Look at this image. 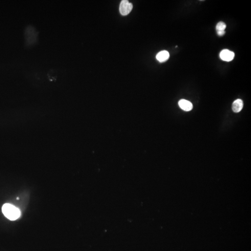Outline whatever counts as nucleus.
Listing matches in <instances>:
<instances>
[{
	"label": "nucleus",
	"mask_w": 251,
	"mask_h": 251,
	"mask_svg": "<svg viewBox=\"0 0 251 251\" xmlns=\"http://www.w3.org/2000/svg\"><path fill=\"white\" fill-rule=\"evenodd\" d=\"M2 212L4 216L9 220H17L21 215L20 210L12 204H4L2 207Z\"/></svg>",
	"instance_id": "nucleus-1"
},
{
	"label": "nucleus",
	"mask_w": 251,
	"mask_h": 251,
	"mask_svg": "<svg viewBox=\"0 0 251 251\" xmlns=\"http://www.w3.org/2000/svg\"><path fill=\"white\" fill-rule=\"evenodd\" d=\"M133 8L132 3H129L127 0H123L121 1L120 5V12L122 16H126L131 12Z\"/></svg>",
	"instance_id": "nucleus-2"
},
{
	"label": "nucleus",
	"mask_w": 251,
	"mask_h": 251,
	"mask_svg": "<svg viewBox=\"0 0 251 251\" xmlns=\"http://www.w3.org/2000/svg\"><path fill=\"white\" fill-rule=\"evenodd\" d=\"M220 59L226 62H231L234 59L235 54L234 52L228 49H224L220 53Z\"/></svg>",
	"instance_id": "nucleus-3"
},
{
	"label": "nucleus",
	"mask_w": 251,
	"mask_h": 251,
	"mask_svg": "<svg viewBox=\"0 0 251 251\" xmlns=\"http://www.w3.org/2000/svg\"><path fill=\"white\" fill-rule=\"evenodd\" d=\"M179 107L184 111H191L193 108L192 103L188 100L185 99H182L178 102Z\"/></svg>",
	"instance_id": "nucleus-4"
},
{
	"label": "nucleus",
	"mask_w": 251,
	"mask_h": 251,
	"mask_svg": "<svg viewBox=\"0 0 251 251\" xmlns=\"http://www.w3.org/2000/svg\"><path fill=\"white\" fill-rule=\"evenodd\" d=\"M169 52L166 50H162L157 54L156 58L160 63H164L169 59Z\"/></svg>",
	"instance_id": "nucleus-5"
},
{
	"label": "nucleus",
	"mask_w": 251,
	"mask_h": 251,
	"mask_svg": "<svg viewBox=\"0 0 251 251\" xmlns=\"http://www.w3.org/2000/svg\"><path fill=\"white\" fill-rule=\"evenodd\" d=\"M243 102L241 99H237L233 103L232 109L235 113H238L243 109Z\"/></svg>",
	"instance_id": "nucleus-6"
},
{
	"label": "nucleus",
	"mask_w": 251,
	"mask_h": 251,
	"mask_svg": "<svg viewBox=\"0 0 251 251\" xmlns=\"http://www.w3.org/2000/svg\"><path fill=\"white\" fill-rule=\"evenodd\" d=\"M227 27V25L224 22H220L217 23L216 26V29L217 31H224Z\"/></svg>",
	"instance_id": "nucleus-7"
},
{
	"label": "nucleus",
	"mask_w": 251,
	"mask_h": 251,
	"mask_svg": "<svg viewBox=\"0 0 251 251\" xmlns=\"http://www.w3.org/2000/svg\"><path fill=\"white\" fill-rule=\"evenodd\" d=\"M225 33V30L224 31H217V34H218V35L219 36H222V35H224Z\"/></svg>",
	"instance_id": "nucleus-8"
},
{
	"label": "nucleus",
	"mask_w": 251,
	"mask_h": 251,
	"mask_svg": "<svg viewBox=\"0 0 251 251\" xmlns=\"http://www.w3.org/2000/svg\"><path fill=\"white\" fill-rule=\"evenodd\" d=\"M17 200H19V198H18H18H17Z\"/></svg>",
	"instance_id": "nucleus-9"
}]
</instances>
